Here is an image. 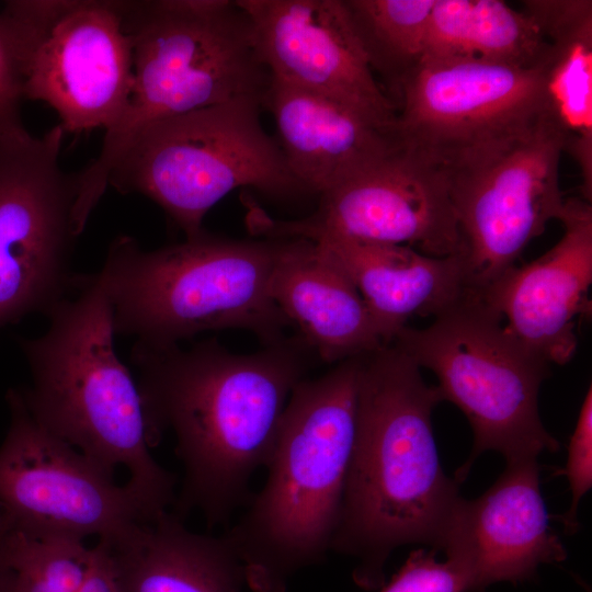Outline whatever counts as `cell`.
<instances>
[{
    "mask_svg": "<svg viewBox=\"0 0 592 592\" xmlns=\"http://www.w3.org/2000/svg\"><path fill=\"white\" fill-rule=\"evenodd\" d=\"M103 540L123 592H241L246 585L243 565L225 536L193 532L174 512Z\"/></svg>",
    "mask_w": 592,
    "mask_h": 592,
    "instance_id": "44dd1931",
    "label": "cell"
},
{
    "mask_svg": "<svg viewBox=\"0 0 592 592\" xmlns=\"http://www.w3.org/2000/svg\"><path fill=\"white\" fill-rule=\"evenodd\" d=\"M65 130L0 136V330L47 315L75 291L76 172L60 164Z\"/></svg>",
    "mask_w": 592,
    "mask_h": 592,
    "instance_id": "30bf717a",
    "label": "cell"
},
{
    "mask_svg": "<svg viewBox=\"0 0 592 592\" xmlns=\"http://www.w3.org/2000/svg\"><path fill=\"white\" fill-rule=\"evenodd\" d=\"M0 15L23 99L47 104L65 133L115 123L133 80L121 0H13Z\"/></svg>",
    "mask_w": 592,
    "mask_h": 592,
    "instance_id": "9c48e42d",
    "label": "cell"
},
{
    "mask_svg": "<svg viewBox=\"0 0 592 592\" xmlns=\"http://www.w3.org/2000/svg\"><path fill=\"white\" fill-rule=\"evenodd\" d=\"M263 100L240 96L148 126L113 167L109 186L151 200L185 238L201 232L207 212L237 189L283 200L309 194L261 123Z\"/></svg>",
    "mask_w": 592,
    "mask_h": 592,
    "instance_id": "52a82bcc",
    "label": "cell"
},
{
    "mask_svg": "<svg viewBox=\"0 0 592 592\" xmlns=\"http://www.w3.org/2000/svg\"><path fill=\"white\" fill-rule=\"evenodd\" d=\"M75 294L46 315L43 334L20 340L32 378L24 402L45 429L110 473L127 469L126 487L157 517L175 502V477L150 453L140 389L115 352L99 274H78Z\"/></svg>",
    "mask_w": 592,
    "mask_h": 592,
    "instance_id": "3957f363",
    "label": "cell"
},
{
    "mask_svg": "<svg viewBox=\"0 0 592 592\" xmlns=\"http://www.w3.org/2000/svg\"><path fill=\"white\" fill-rule=\"evenodd\" d=\"M319 197L312 214L295 220L251 207L249 227L264 238H349L408 246L433 257L464 254L445 167L400 140Z\"/></svg>",
    "mask_w": 592,
    "mask_h": 592,
    "instance_id": "7c38bea8",
    "label": "cell"
},
{
    "mask_svg": "<svg viewBox=\"0 0 592 592\" xmlns=\"http://www.w3.org/2000/svg\"><path fill=\"white\" fill-rule=\"evenodd\" d=\"M315 357L299 334L249 354L216 339L189 349L135 342L151 446L171 430L184 467L174 513L197 510L213 527L249 503L251 476L270 460L289 396Z\"/></svg>",
    "mask_w": 592,
    "mask_h": 592,
    "instance_id": "6da1fadb",
    "label": "cell"
},
{
    "mask_svg": "<svg viewBox=\"0 0 592 592\" xmlns=\"http://www.w3.org/2000/svg\"><path fill=\"white\" fill-rule=\"evenodd\" d=\"M391 342L434 373L443 401L458 407L471 426L473 451L455 474L458 483L487 451L509 462L559 449L538 412L549 364L515 341L476 291L470 288L428 327H403Z\"/></svg>",
    "mask_w": 592,
    "mask_h": 592,
    "instance_id": "ba28073f",
    "label": "cell"
},
{
    "mask_svg": "<svg viewBox=\"0 0 592 592\" xmlns=\"http://www.w3.org/2000/svg\"><path fill=\"white\" fill-rule=\"evenodd\" d=\"M263 106L294 178L319 196L394 149L397 132L351 107L271 78Z\"/></svg>",
    "mask_w": 592,
    "mask_h": 592,
    "instance_id": "ac0fdd59",
    "label": "cell"
},
{
    "mask_svg": "<svg viewBox=\"0 0 592 592\" xmlns=\"http://www.w3.org/2000/svg\"><path fill=\"white\" fill-rule=\"evenodd\" d=\"M0 445V515L15 527L112 539L153 519L114 474L45 429L22 392L7 394Z\"/></svg>",
    "mask_w": 592,
    "mask_h": 592,
    "instance_id": "4fadbf2b",
    "label": "cell"
},
{
    "mask_svg": "<svg viewBox=\"0 0 592 592\" xmlns=\"http://www.w3.org/2000/svg\"><path fill=\"white\" fill-rule=\"evenodd\" d=\"M562 152V136L544 115L523 130L444 166L471 289H483L516 265L547 224L561 218Z\"/></svg>",
    "mask_w": 592,
    "mask_h": 592,
    "instance_id": "8fae6325",
    "label": "cell"
},
{
    "mask_svg": "<svg viewBox=\"0 0 592 592\" xmlns=\"http://www.w3.org/2000/svg\"><path fill=\"white\" fill-rule=\"evenodd\" d=\"M270 292L297 334L325 363L337 364L385 345L350 276L310 240L282 239Z\"/></svg>",
    "mask_w": 592,
    "mask_h": 592,
    "instance_id": "d6986e66",
    "label": "cell"
},
{
    "mask_svg": "<svg viewBox=\"0 0 592 592\" xmlns=\"http://www.w3.org/2000/svg\"><path fill=\"white\" fill-rule=\"evenodd\" d=\"M282 239H231L204 229L184 241L144 250L119 235L98 272L115 334L173 345L207 331L252 332L262 345L292 326L270 284Z\"/></svg>",
    "mask_w": 592,
    "mask_h": 592,
    "instance_id": "8992f818",
    "label": "cell"
},
{
    "mask_svg": "<svg viewBox=\"0 0 592 592\" xmlns=\"http://www.w3.org/2000/svg\"><path fill=\"white\" fill-rule=\"evenodd\" d=\"M522 11L548 43L542 65L547 113L577 163L583 200L592 197V1L527 0Z\"/></svg>",
    "mask_w": 592,
    "mask_h": 592,
    "instance_id": "7402d4cb",
    "label": "cell"
},
{
    "mask_svg": "<svg viewBox=\"0 0 592 592\" xmlns=\"http://www.w3.org/2000/svg\"><path fill=\"white\" fill-rule=\"evenodd\" d=\"M435 549L413 550L379 592H475L469 566L457 556L439 561Z\"/></svg>",
    "mask_w": 592,
    "mask_h": 592,
    "instance_id": "484cf974",
    "label": "cell"
},
{
    "mask_svg": "<svg viewBox=\"0 0 592 592\" xmlns=\"http://www.w3.org/2000/svg\"><path fill=\"white\" fill-rule=\"evenodd\" d=\"M548 43L522 10L502 0H435L423 58L540 67Z\"/></svg>",
    "mask_w": 592,
    "mask_h": 592,
    "instance_id": "603a6c76",
    "label": "cell"
},
{
    "mask_svg": "<svg viewBox=\"0 0 592 592\" xmlns=\"http://www.w3.org/2000/svg\"><path fill=\"white\" fill-rule=\"evenodd\" d=\"M121 8L132 45V87L99 155L76 172L75 218L81 228L141 130L240 96L264 95L271 80L237 0H125Z\"/></svg>",
    "mask_w": 592,
    "mask_h": 592,
    "instance_id": "5b68a950",
    "label": "cell"
},
{
    "mask_svg": "<svg viewBox=\"0 0 592 592\" xmlns=\"http://www.w3.org/2000/svg\"><path fill=\"white\" fill-rule=\"evenodd\" d=\"M21 79L12 44L0 15V136L24 128Z\"/></svg>",
    "mask_w": 592,
    "mask_h": 592,
    "instance_id": "83f0119b",
    "label": "cell"
},
{
    "mask_svg": "<svg viewBox=\"0 0 592 592\" xmlns=\"http://www.w3.org/2000/svg\"><path fill=\"white\" fill-rule=\"evenodd\" d=\"M562 474L571 490V504L559 519L567 534L578 530V508L592 486V388L589 387L568 445V458Z\"/></svg>",
    "mask_w": 592,
    "mask_h": 592,
    "instance_id": "4316f807",
    "label": "cell"
},
{
    "mask_svg": "<svg viewBox=\"0 0 592 592\" xmlns=\"http://www.w3.org/2000/svg\"><path fill=\"white\" fill-rule=\"evenodd\" d=\"M350 276L385 344L414 317H436L469 289L464 254L433 257L408 246L349 238L317 241Z\"/></svg>",
    "mask_w": 592,
    "mask_h": 592,
    "instance_id": "ffe728a7",
    "label": "cell"
},
{
    "mask_svg": "<svg viewBox=\"0 0 592 592\" xmlns=\"http://www.w3.org/2000/svg\"><path fill=\"white\" fill-rule=\"evenodd\" d=\"M270 77L342 103L396 130L397 107L378 83L343 0H237Z\"/></svg>",
    "mask_w": 592,
    "mask_h": 592,
    "instance_id": "9a60e30c",
    "label": "cell"
},
{
    "mask_svg": "<svg viewBox=\"0 0 592 592\" xmlns=\"http://www.w3.org/2000/svg\"><path fill=\"white\" fill-rule=\"evenodd\" d=\"M374 73L398 91L424 56L435 0H343Z\"/></svg>",
    "mask_w": 592,
    "mask_h": 592,
    "instance_id": "cb8c5ba5",
    "label": "cell"
},
{
    "mask_svg": "<svg viewBox=\"0 0 592 592\" xmlns=\"http://www.w3.org/2000/svg\"><path fill=\"white\" fill-rule=\"evenodd\" d=\"M0 523L14 592H79L92 557L86 539Z\"/></svg>",
    "mask_w": 592,
    "mask_h": 592,
    "instance_id": "d4e9b609",
    "label": "cell"
},
{
    "mask_svg": "<svg viewBox=\"0 0 592 592\" xmlns=\"http://www.w3.org/2000/svg\"><path fill=\"white\" fill-rule=\"evenodd\" d=\"M549 519L536 458L509 460L486 492L463 499L444 553L469 566L475 592L531 580L542 563L567 557Z\"/></svg>",
    "mask_w": 592,
    "mask_h": 592,
    "instance_id": "e0dca14e",
    "label": "cell"
},
{
    "mask_svg": "<svg viewBox=\"0 0 592 592\" xmlns=\"http://www.w3.org/2000/svg\"><path fill=\"white\" fill-rule=\"evenodd\" d=\"M559 221L563 234L553 248L477 293L524 349L547 364L563 365L577 351V318L591 307V202L566 200Z\"/></svg>",
    "mask_w": 592,
    "mask_h": 592,
    "instance_id": "2e32d148",
    "label": "cell"
},
{
    "mask_svg": "<svg viewBox=\"0 0 592 592\" xmlns=\"http://www.w3.org/2000/svg\"><path fill=\"white\" fill-rule=\"evenodd\" d=\"M443 401L418 364L390 342L362 355L355 439L331 551L354 558L352 578L373 591L390 554L447 546L464 498L441 466L432 412Z\"/></svg>",
    "mask_w": 592,
    "mask_h": 592,
    "instance_id": "7a4b0ae2",
    "label": "cell"
},
{
    "mask_svg": "<svg viewBox=\"0 0 592 592\" xmlns=\"http://www.w3.org/2000/svg\"><path fill=\"white\" fill-rule=\"evenodd\" d=\"M0 592H14L12 571L7 561L4 549H3L1 523H0Z\"/></svg>",
    "mask_w": 592,
    "mask_h": 592,
    "instance_id": "f546056e",
    "label": "cell"
},
{
    "mask_svg": "<svg viewBox=\"0 0 592 592\" xmlns=\"http://www.w3.org/2000/svg\"><path fill=\"white\" fill-rule=\"evenodd\" d=\"M361 358L295 386L266 481L223 534L253 592H286L297 571L331 551L355 439Z\"/></svg>",
    "mask_w": 592,
    "mask_h": 592,
    "instance_id": "277c9868",
    "label": "cell"
},
{
    "mask_svg": "<svg viewBox=\"0 0 592 592\" xmlns=\"http://www.w3.org/2000/svg\"><path fill=\"white\" fill-rule=\"evenodd\" d=\"M397 92L399 140L443 166L548 115L542 66L423 58Z\"/></svg>",
    "mask_w": 592,
    "mask_h": 592,
    "instance_id": "5bb4252c",
    "label": "cell"
},
{
    "mask_svg": "<svg viewBox=\"0 0 592 592\" xmlns=\"http://www.w3.org/2000/svg\"><path fill=\"white\" fill-rule=\"evenodd\" d=\"M79 592H123L109 544L103 539L92 547V557Z\"/></svg>",
    "mask_w": 592,
    "mask_h": 592,
    "instance_id": "f1b7e54d",
    "label": "cell"
}]
</instances>
